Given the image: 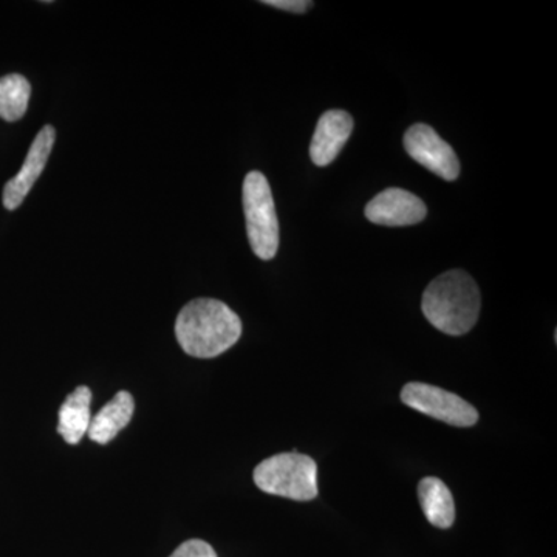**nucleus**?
Returning <instances> with one entry per match:
<instances>
[{
    "label": "nucleus",
    "mask_w": 557,
    "mask_h": 557,
    "mask_svg": "<svg viewBox=\"0 0 557 557\" xmlns=\"http://www.w3.org/2000/svg\"><path fill=\"white\" fill-rule=\"evenodd\" d=\"M364 212L366 218L376 225L410 226L426 219L428 208L416 194L391 188L373 197Z\"/></svg>",
    "instance_id": "0eeeda50"
},
{
    "label": "nucleus",
    "mask_w": 557,
    "mask_h": 557,
    "mask_svg": "<svg viewBox=\"0 0 557 557\" xmlns=\"http://www.w3.org/2000/svg\"><path fill=\"white\" fill-rule=\"evenodd\" d=\"M175 336L189 357L215 358L240 339L242 321L218 299L190 300L178 313Z\"/></svg>",
    "instance_id": "f257e3e1"
},
{
    "label": "nucleus",
    "mask_w": 557,
    "mask_h": 557,
    "mask_svg": "<svg viewBox=\"0 0 557 557\" xmlns=\"http://www.w3.org/2000/svg\"><path fill=\"white\" fill-rule=\"evenodd\" d=\"M171 557H218V555L208 542L190 539V541L183 542Z\"/></svg>",
    "instance_id": "4468645a"
},
{
    "label": "nucleus",
    "mask_w": 557,
    "mask_h": 557,
    "mask_svg": "<svg viewBox=\"0 0 557 557\" xmlns=\"http://www.w3.org/2000/svg\"><path fill=\"white\" fill-rule=\"evenodd\" d=\"M260 491L292 500L309 502L318 497V467L306 454L284 453L267 458L255 469Z\"/></svg>",
    "instance_id": "7ed1b4c3"
},
{
    "label": "nucleus",
    "mask_w": 557,
    "mask_h": 557,
    "mask_svg": "<svg viewBox=\"0 0 557 557\" xmlns=\"http://www.w3.org/2000/svg\"><path fill=\"white\" fill-rule=\"evenodd\" d=\"M244 211L252 251L271 260L278 249V220L269 180L259 171L249 172L244 182Z\"/></svg>",
    "instance_id": "20e7f679"
},
{
    "label": "nucleus",
    "mask_w": 557,
    "mask_h": 557,
    "mask_svg": "<svg viewBox=\"0 0 557 557\" xmlns=\"http://www.w3.org/2000/svg\"><path fill=\"white\" fill-rule=\"evenodd\" d=\"M405 149L410 159L446 182H454L460 175L456 150L428 124H413L409 127L405 135Z\"/></svg>",
    "instance_id": "423d86ee"
},
{
    "label": "nucleus",
    "mask_w": 557,
    "mask_h": 557,
    "mask_svg": "<svg viewBox=\"0 0 557 557\" xmlns=\"http://www.w3.org/2000/svg\"><path fill=\"white\" fill-rule=\"evenodd\" d=\"M32 86L27 78L17 73L0 78V119L20 121L30 102Z\"/></svg>",
    "instance_id": "ddd939ff"
},
{
    "label": "nucleus",
    "mask_w": 557,
    "mask_h": 557,
    "mask_svg": "<svg viewBox=\"0 0 557 557\" xmlns=\"http://www.w3.org/2000/svg\"><path fill=\"white\" fill-rule=\"evenodd\" d=\"M354 119L344 110H329L319 119L310 145L311 161L319 168L329 166L354 132Z\"/></svg>",
    "instance_id": "1a4fd4ad"
},
{
    "label": "nucleus",
    "mask_w": 557,
    "mask_h": 557,
    "mask_svg": "<svg viewBox=\"0 0 557 557\" xmlns=\"http://www.w3.org/2000/svg\"><path fill=\"white\" fill-rule=\"evenodd\" d=\"M418 498L429 523L442 530L454 525L456 504L445 482L437 478H424L418 485Z\"/></svg>",
    "instance_id": "9b49d317"
},
{
    "label": "nucleus",
    "mask_w": 557,
    "mask_h": 557,
    "mask_svg": "<svg viewBox=\"0 0 557 557\" xmlns=\"http://www.w3.org/2000/svg\"><path fill=\"white\" fill-rule=\"evenodd\" d=\"M399 397L409 408L435 420L445 421L450 426L471 428L479 421V412L474 406L453 392L431 384L408 383L403 387Z\"/></svg>",
    "instance_id": "39448f33"
},
{
    "label": "nucleus",
    "mask_w": 557,
    "mask_h": 557,
    "mask_svg": "<svg viewBox=\"0 0 557 557\" xmlns=\"http://www.w3.org/2000/svg\"><path fill=\"white\" fill-rule=\"evenodd\" d=\"M54 139H57V132L51 126L42 127L39 134L36 135L20 174L11 178L3 188V207L9 211H14V209L21 207L22 201L25 200V197L35 186L36 180L46 170L47 161H49L51 149L54 146Z\"/></svg>",
    "instance_id": "6e6552de"
},
{
    "label": "nucleus",
    "mask_w": 557,
    "mask_h": 557,
    "mask_svg": "<svg viewBox=\"0 0 557 557\" xmlns=\"http://www.w3.org/2000/svg\"><path fill=\"white\" fill-rule=\"evenodd\" d=\"M91 392L89 387H76L60 409L58 432L69 445H78L89 431Z\"/></svg>",
    "instance_id": "f8f14e48"
},
{
    "label": "nucleus",
    "mask_w": 557,
    "mask_h": 557,
    "mask_svg": "<svg viewBox=\"0 0 557 557\" xmlns=\"http://www.w3.org/2000/svg\"><path fill=\"white\" fill-rule=\"evenodd\" d=\"M480 289L467 271L450 270L434 278L423 293L424 317L440 332L460 336L479 321Z\"/></svg>",
    "instance_id": "f03ea898"
},
{
    "label": "nucleus",
    "mask_w": 557,
    "mask_h": 557,
    "mask_svg": "<svg viewBox=\"0 0 557 557\" xmlns=\"http://www.w3.org/2000/svg\"><path fill=\"white\" fill-rule=\"evenodd\" d=\"M134 410L135 401L129 392H119L97 416L91 418L87 434L94 442L108 445L131 423Z\"/></svg>",
    "instance_id": "9d476101"
},
{
    "label": "nucleus",
    "mask_w": 557,
    "mask_h": 557,
    "mask_svg": "<svg viewBox=\"0 0 557 557\" xmlns=\"http://www.w3.org/2000/svg\"><path fill=\"white\" fill-rule=\"evenodd\" d=\"M262 3L273 7V9L289 11V13H306L313 7V2H309V0H265Z\"/></svg>",
    "instance_id": "2eb2a0df"
}]
</instances>
